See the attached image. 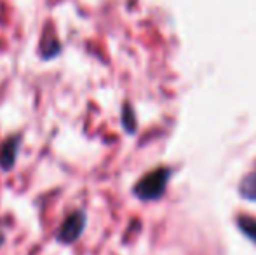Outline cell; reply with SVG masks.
<instances>
[{
    "instance_id": "obj_1",
    "label": "cell",
    "mask_w": 256,
    "mask_h": 255,
    "mask_svg": "<svg viewBox=\"0 0 256 255\" xmlns=\"http://www.w3.org/2000/svg\"><path fill=\"white\" fill-rule=\"evenodd\" d=\"M169 175H171V171L166 170V168H157V170L150 171L148 175H145V177L136 184V187H134L136 197H140V199H143V201L158 199L166 191Z\"/></svg>"
},
{
    "instance_id": "obj_2",
    "label": "cell",
    "mask_w": 256,
    "mask_h": 255,
    "mask_svg": "<svg viewBox=\"0 0 256 255\" xmlns=\"http://www.w3.org/2000/svg\"><path fill=\"white\" fill-rule=\"evenodd\" d=\"M86 222H88V217L82 210H75L68 215L63 220V224L60 225L56 232V238L60 243L63 245H70V243H75L78 238L82 236L86 229Z\"/></svg>"
},
{
    "instance_id": "obj_3",
    "label": "cell",
    "mask_w": 256,
    "mask_h": 255,
    "mask_svg": "<svg viewBox=\"0 0 256 255\" xmlns=\"http://www.w3.org/2000/svg\"><path fill=\"white\" fill-rule=\"evenodd\" d=\"M23 138L21 135H12L6 140V142L0 143V170L2 171H10L16 166L18 156H20V149Z\"/></svg>"
},
{
    "instance_id": "obj_4",
    "label": "cell",
    "mask_w": 256,
    "mask_h": 255,
    "mask_svg": "<svg viewBox=\"0 0 256 255\" xmlns=\"http://www.w3.org/2000/svg\"><path fill=\"white\" fill-rule=\"evenodd\" d=\"M40 58L49 62V60H54L56 56H60L61 53V46H60V41L56 37H42V42H40Z\"/></svg>"
},
{
    "instance_id": "obj_5",
    "label": "cell",
    "mask_w": 256,
    "mask_h": 255,
    "mask_svg": "<svg viewBox=\"0 0 256 255\" xmlns=\"http://www.w3.org/2000/svg\"><path fill=\"white\" fill-rule=\"evenodd\" d=\"M239 191L242 194V197H246L250 201H256V170L242 178Z\"/></svg>"
},
{
    "instance_id": "obj_6",
    "label": "cell",
    "mask_w": 256,
    "mask_h": 255,
    "mask_svg": "<svg viewBox=\"0 0 256 255\" xmlns=\"http://www.w3.org/2000/svg\"><path fill=\"white\" fill-rule=\"evenodd\" d=\"M239 227L248 238H251L256 243V220H253V218H250V217H240Z\"/></svg>"
},
{
    "instance_id": "obj_7",
    "label": "cell",
    "mask_w": 256,
    "mask_h": 255,
    "mask_svg": "<svg viewBox=\"0 0 256 255\" xmlns=\"http://www.w3.org/2000/svg\"><path fill=\"white\" fill-rule=\"evenodd\" d=\"M124 126H126V129H128L129 133H132L134 131V128H132V124H134V119H132V112L131 110L126 107V110H124Z\"/></svg>"
},
{
    "instance_id": "obj_8",
    "label": "cell",
    "mask_w": 256,
    "mask_h": 255,
    "mask_svg": "<svg viewBox=\"0 0 256 255\" xmlns=\"http://www.w3.org/2000/svg\"><path fill=\"white\" fill-rule=\"evenodd\" d=\"M2 243H4V234L0 232V245H2Z\"/></svg>"
}]
</instances>
